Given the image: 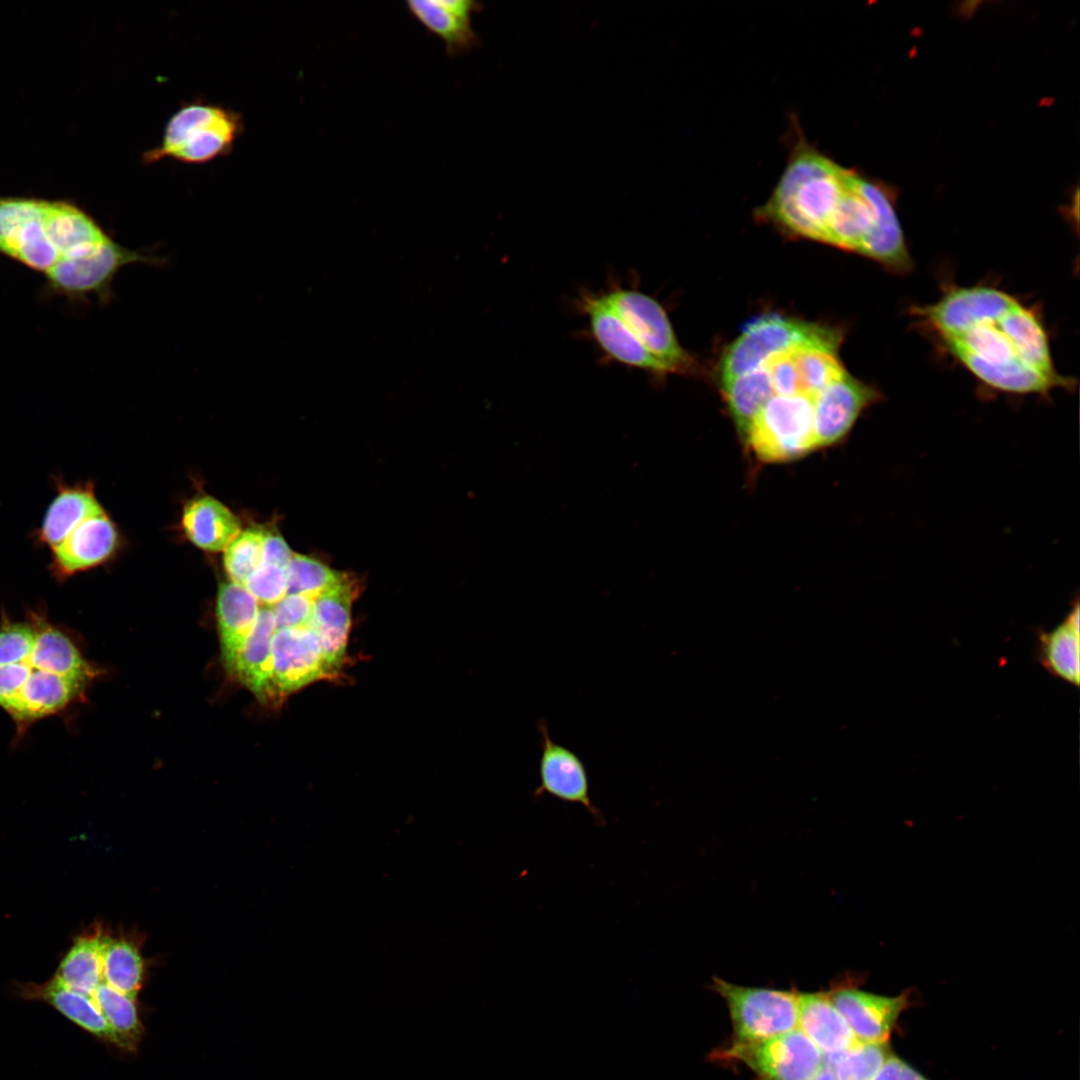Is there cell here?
<instances>
[{"instance_id":"cell-1","label":"cell","mask_w":1080,"mask_h":1080,"mask_svg":"<svg viewBox=\"0 0 1080 1080\" xmlns=\"http://www.w3.org/2000/svg\"><path fill=\"white\" fill-rule=\"evenodd\" d=\"M0 256L44 277V292L70 301L112 299L125 266L162 259L116 242L84 209L63 199L0 196Z\"/></svg>"},{"instance_id":"cell-2","label":"cell","mask_w":1080,"mask_h":1080,"mask_svg":"<svg viewBox=\"0 0 1080 1080\" xmlns=\"http://www.w3.org/2000/svg\"><path fill=\"white\" fill-rule=\"evenodd\" d=\"M947 350L984 384L1014 394L1067 387L1033 311L991 287H959L919 308Z\"/></svg>"},{"instance_id":"cell-3","label":"cell","mask_w":1080,"mask_h":1080,"mask_svg":"<svg viewBox=\"0 0 1080 1080\" xmlns=\"http://www.w3.org/2000/svg\"><path fill=\"white\" fill-rule=\"evenodd\" d=\"M95 674L72 636L45 609H28L21 620L2 614L0 707L17 738L81 700Z\"/></svg>"},{"instance_id":"cell-4","label":"cell","mask_w":1080,"mask_h":1080,"mask_svg":"<svg viewBox=\"0 0 1080 1080\" xmlns=\"http://www.w3.org/2000/svg\"><path fill=\"white\" fill-rule=\"evenodd\" d=\"M575 305L608 360L656 377L695 372L664 307L640 288L611 279L598 292L582 289Z\"/></svg>"},{"instance_id":"cell-5","label":"cell","mask_w":1080,"mask_h":1080,"mask_svg":"<svg viewBox=\"0 0 1080 1080\" xmlns=\"http://www.w3.org/2000/svg\"><path fill=\"white\" fill-rule=\"evenodd\" d=\"M852 174L801 138L758 216L788 234L824 242Z\"/></svg>"},{"instance_id":"cell-6","label":"cell","mask_w":1080,"mask_h":1080,"mask_svg":"<svg viewBox=\"0 0 1080 1080\" xmlns=\"http://www.w3.org/2000/svg\"><path fill=\"white\" fill-rule=\"evenodd\" d=\"M241 129L238 113L214 104L189 103L171 116L160 144L144 154V161L205 163L231 152Z\"/></svg>"},{"instance_id":"cell-7","label":"cell","mask_w":1080,"mask_h":1080,"mask_svg":"<svg viewBox=\"0 0 1080 1080\" xmlns=\"http://www.w3.org/2000/svg\"><path fill=\"white\" fill-rule=\"evenodd\" d=\"M840 335L819 326L776 313L763 314L748 321L742 333L723 353L719 364V382L761 367L770 357L803 344L837 347Z\"/></svg>"},{"instance_id":"cell-8","label":"cell","mask_w":1080,"mask_h":1080,"mask_svg":"<svg viewBox=\"0 0 1080 1080\" xmlns=\"http://www.w3.org/2000/svg\"><path fill=\"white\" fill-rule=\"evenodd\" d=\"M744 443L760 462L786 463L816 450L813 399L774 394L752 420Z\"/></svg>"},{"instance_id":"cell-9","label":"cell","mask_w":1080,"mask_h":1080,"mask_svg":"<svg viewBox=\"0 0 1080 1080\" xmlns=\"http://www.w3.org/2000/svg\"><path fill=\"white\" fill-rule=\"evenodd\" d=\"M712 988L727 1004L736 1042L763 1040L797 1028V992L745 987L718 977Z\"/></svg>"},{"instance_id":"cell-10","label":"cell","mask_w":1080,"mask_h":1080,"mask_svg":"<svg viewBox=\"0 0 1080 1080\" xmlns=\"http://www.w3.org/2000/svg\"><path fill=\"white\" fill-rule=\"evenodd\" d=\"M718 1057L744 1063L760 1080H811L824 1063L823 1053L798 1028L763 1040L733 1041Z\"/></svg>"},{"instance_id":"cell-11","label":"cell","mask_w":1080,"mask_h":1080,"mask_svg":"<svg viewBox=\"0 0 1080 1080\" xmlns=\"http://www.w3.org/2000/svg\"><path fill=\"white\" fill-rule=\"evenodd\" d=\"M540 733L539 785L535 798L545 794L584 807L598 823H604L600 810L590 797L588 773L582 759L570 748L555 742L545 720L537 721Z\"/></svg>"},{"instance_id":"cell-12","label":"cell","mask_w":1080,"mask_h":1080,"mask_svg":"<svg viewBox=\"0 0 1080 1080\" xmlns=\"http://www.w3.org/2000/svg\"><path fill=\"white\" fill-rule=\"evenodd\" d=\"M879 399V393L846 372L813 398L816 447L842 441L861 413Z\"/></svg>"},{"instance_id":"cell-13","label":"cell","mask_w":1080,"mask_h":1080,"mask_svg":"<svg viewBox=\"0 0 1080 1080\" xmlns=\"http://www.w3.org/2000/svg\"><path fill=\"white\" fill-rule=\"evenodd\" d=\"M271 650L273 695L293 692L332 675L324 661L319 639L309 627L276 630Z\"/></svg>"},{"instance_id":"cell-14","label":"cell","mask_w":1080,"mask_h":1080,"mask_svg":"<svg viewBox=\"0 0 1080 1080\" xmlns=\"http://www.w3.org/2000/svg\"><path fill=\"white\" fill-rule=\"evenodd\" d=\"M854 1037L862 1043L888 1042L900 1014L909 1006L911 992L897 996L869 993L854 985L838 986L826 992Z\"/></svg>"},{"instance_id":"cell-15","label":"cell","mask_w":1080,"mask_h":1080,"mask_svg":"<svg viewBox=\"0 0 1080 1080\" xmlns=\"http://www.w3.org/2000/svg\"><path fill=\"white\" fill-rule=\"evenodd\" d=\"M118 547V532L105 511L80 522L51 549L49 571L59 582L108 561Z\"/></svg>"},{"instance_id":"cell-16","label":"cell","mask_w":1080,"mask_h":1080,"mask_svg":"<svg viewBox=\"0 0 1080 1080\" xmlns=\"http://www.w3.org/2000/svg\"><path fill=\"white\" fill-rule=\"evenodd\" d=\"M356 585L348 576L314 598L309 628L319 639L327 668L334 674L342 665L351 626Z\"/></svg>"},{"instance_id":"cell-17","label":"cell","mask_w":1080,"mask_h":1080,"mask_svg":"<svg viewBox=\"0 0 1080 1080\" xmlns=\"http://www.w3.org/2000/svg\"><path fill=\"white\" fill-rule=\"evenodd\" d=\"M410 14L445 44L447 54L456 56L476 41L471 17L479 4L470 0H410Z\"/></svg>"},{"instance_id":"cell-18","label":"cell","mask_w":1080,"mask_h":1080,"mask_svg":"<svg viewBox=\"0 0 1080 1080\" xmlns=\"http://www.w3.org/2000/svg\"><path fill=\"white\" fill-rule=\"evenodd\" d=\"M54 482L56 493L33 534L35 544L50 550L84 519L103 511L90 485H70L59 478Z\"/></svg>"},{"instance_id":"cell-19","label":"cell","mask_w":1080,"mask_h":1080,"mask_svg":"<svg viewBox=\"0 0 1080 1080\" xmlns=\"http://www.w3.org/2000/svg\"><path fill=\"white\" fill-rule=\"evenodd\" d=\"M260 605L246 588L233 581L219 586L217 622L225 666L232 671L256 621Z\"/></svg>"},{"instance_id":"cell-20","label":"cell","mask_w":1080,"mask_h":1080,"mask_svg":"<svg viewBox=\"0 0 1080 1080\" xmlns=\"http://www.w3.org/2000/svg\"><path fill=\"white\" fill-rule=\"evenodd\" d=\"M1079 602L1051 630L1036 632L1035 656L1052 676L1075 687L1080 682Z\"/></svg>"},{"instance_id":"cell-21","label":"cell","mask_w":1080,"mask_h":1080,"mask_svg":"<svg viewBox=\"0 0 1080 1080\" xmlns=\"http://www.w3.org/2000/svg\"><path fill=\"white\" fill-rule=\"evenodd\" d=\"M797 1028L824 1056L842 1053L858 1042L826 992L798 993Z\"/></svg>"},{"instance_id":"cell-22","label":"cell","mask_w":1080,"mask_h":1080,"mask_svg":"<svg viewBox=\"0 0 1080 1080\" xmlns=\"http://www.w3.org/2000/svg\"><path fill=\"white\" fill-rule=\"evenodd\" d=\"M276 631L271 607L261 606L231 671L258 698L273 695L271 686L272 638Z\"/></svg>"},{"instance_id":"cell-23","label":"cell","mask_w":1080,"mask_h":1080,"mask_svg":"<svg viewBox=\"0 0 1080 1080\" xmlns=\"http://www.w3.org/2000/svg\"><path fill=\"white\" fill-rule=\"evenodd\" d=\"M182 526L193 544L210 552L224 551L241 532L237 517L208 495L196 497L185 505Z\"/></svg>"},{"instance_id":"cell-24","label":"cell","mask_w":1080,"mask_h":1080,"mask_svg":"<svg viewBox=\"0 0 1080 1080\" xmlns=\"http://www.w3.org/2000/svg\"><path fill=\"white\" fill-rule=\"evenodd\" d=\"M721 393L739 436L743 439L752 420L774 395L766 371L761 367L720 382Z\"/></svg>"},{"instance_id":"cell-25","label":"cell","mask_w":1080,"mask_h":1080,"mask_svg":"<svg viewBox=\"0 0 1080 1080\" xmlns=\"http://www.w3.org/2000/svg\"><path fill=\"white\" fill-rule=\"evenodd\" d=\"M105 937L93 935L79 938L64 957L55 977L69 989L92 996L103 983L102 952Z\"/></svg>"},{"instance_id":"cell-26","label":"cell","mask_w":1080,"mask_h":1080,"mask_svg":"<svg viewBox=\"0 0 1080 1080\" xmlns=\"http://www.w3.org/2000/svg\"><path fill=\"white\" fill-rule=\"evenodd\" d=\"M837 350L821 344H803L792 349L801 394L813 399L847 372L837 357Z\"/></svg>"},{"instance_id":"cell-27","label":"cell","mask_w":1080,"mask_h":1080,"mask_svg":"<svg viewBox=\"0 0 1080 1080\" xmlns=\"http://www.w3.org/2000/svg\"><path fill=\"white\" fill-rule=\"evenodd\" d=\"M67 1018L90 1033L115 1043V1036L91 996L75 992L54 978L39 992Z\"/></svg>"},{"instance_id":"cell-28","label":"cell","mask_w":1080,"mask_h":1080,"mask_svg":"<svg viewBox=\"0 0 1080 1080\" xmlns=\"http://www.w3.org/2000/svg\"><path fill=\"white\" fill-rule=\"evenodd\" d=\"M143 960L134 944L105 937L102 952L103 982L136 998L143 980Z\"/></svg>"},{"instance_id":"cell-29","label":"cell","mask_w":1080,"mask_h":1080,"mask_svg":"<svg viewBox=\"0 0 1080 1080\" xmlns=\"http://www.w3.org/2000/svg\"><path fill=\"white\" fill-rule=\"evenodd\" d=\"M91 997L113 1031L115 1044L128 1050L134 1049L142 1034L135 998L104 982Z\"/></svg>"},{"instance_id":"cell-30","label":"cell","mask_w":1080,"mask_h":1080,"mask_svg":"<svg viewBox=\"0 0 1080 1080\" xmlns=\"http://www.w3.org/2000/svg\"><path fill=\"white\" fill-rule=\"evenodd\" d=\"M892 1055L888 1042H857L846 1051L824 1056L838 1080H874L884 1062Z\"/></svg>"},{"instance_id":"cell-31","label":"cell","mask_w":1080,"mask_h":1080,"mask_svg":"<svg viewBox=\"0 0 1080 1080\" xmlns=\"http://www.w3.org/2000/svg\"><path fill=\"white\" fill-rule=\"evenodd\" d=\"M287 594H301L315 598L344 578L321 561L293 553L287 566Z\"/></svg>"},{"instance_id":"cell-32","label":"cell","mask_w":1080,"mask_h":1080,"mask_svg":"<svg viewBox=\"0 0 1080 1080\" xmlns=\"http://www.w3.org/2000/svg\"><path fill=\"white\" fill-rule=\"evenodd\" d=\"M264 536L262 528L246 529L224 550V567L231 581L242 585L263 563Z\"/></svg>"},{"instance_id":"cell-33","label":"cell","mask_w":1080,"mask_h":1080,"mask_svg":"<svg viewBox=\"0 0 1080 1080\" xmlns=\"http://www.w3.org/2000/svg\"><path fill=\"white\" fill-rule=\"evenodd\" d=\"M260 606L272 607L287 595V575L283 567L262 563L242 584Z\"/></svg>"},{"instance_id":"cell-34","label":"cell","mask_w":1080,"mask_h":1080,"mask_svg":"<svg viewBox=\"0 0 1080 1080\" xmlns=\"http://www.w3.org/2000/svg\"><path fill=\"white\" fill-rule=\"evenodd\" d=\"M314 598L301 594H287L272 606L276 630L285 628L308 627L313 609Z\"/></svg>"},{"instance_id":"cell-35","label":"cell","mask_w":1080,"mask_h":1080,"mask_svg":"<svg viewBox=\"0 0 1080 1080\" xmlns=\"http://www.w3.org/2000/svg\"><path fill=\"white\" fill-rule=\"evenodd\" d=\"M792 349L773 355L763 364L768 373L774 394H801Z\"/></svg>"},{"instance_id":"cell-36","label":"cell","mask_w":1080,"mask_h":1080,"mask_svg":"<svg viewBox=\"0 0 1080 1080\" xmlns=\"http://www.w3.org/2000/svg\"><path fill=\"white\" fill-rule=\"evenodd\" d=\"M292 551L283 539L275 532H266L263 542V563L277 565L285 568L292 556Z\"/></svg>"},{"instance_id":"cell-37","label":"cell","mask_w":1080,"mask_h":1080,"mask_svg":"<svg viewBox=\"0 0 1080 1080\" xmlns=\"http://www.w3.org/2000/svg\"><path fill=\"white\" fill-rule=\"evenodd\" d=\"M874 1080H929L902 1059L891 1055Z\"/></svg>"},{"instance_id":"cell-38","label":"cell","mask_w":1080,"mask_h":1080,"mask_svg":"<svg viewBox=\"0 0 1080 1080\" xmlns=\"http://www.w3.org/2000/svg\"><path fill=\"white\" fill-rule=\"evenodd\" d=\"M811 1080H838L833 1069L825 1062Z\"/></svg>"}]
</instances>
